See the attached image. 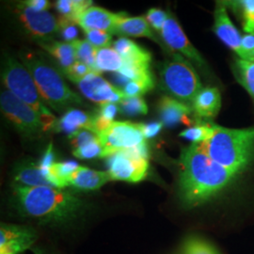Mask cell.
<instances>
[{"label":"cell","mask_w":254,"mask_h":254,"mask_svg":"<svg viewBox=\"0 0 254 254\" xmlns=\"http://www.w3.org/2000/svg\"><path fill=\"white\" fill-rule=\"evenodd\" d=\"M178 196L186 208H195L214 200L240 177L214 161L200 143L182 150Z\"/></svg>","instance_id":"obj_1"},{"label":"cell","mask_w":254,"mask_h":254,"mask_svg":"<svg viewBox=\"0 0 254 254\" xmlns=\"http://www.w3.org/2000/svg\"><path fill=\"white\" fill-rule=\"evenodd\" d=\"M20 211L30 218L46 222H65L77 218L84 202L70 192L52 187L13 186Z\"/></svg>","instance_id":"obj_2"},{"label":"cell","mask_w":254,"mask_h":254,"mask_svg":"<svg viewBox=\"0 0 254 254\" xmlns=\"http://www.w3.org/2000/svg\"><path fill=\"white\" fill-rule=\"evenodd\" d=\"M200 144L214 161L239 176L254 163V128L214 125L212 135Z\"/></svg>","instance_id":"obj_3"},{"label":"cell","mask_w":254,"mask_h":254,"mask_svg":"<svg viewBox=\"0 0 254 254\" xmlns=\"http://www.w3.org/2000/svg\"><path fill=\"white\" fill-rule=\"evenodd\" d=\"M20 59L31 73L46 105L56 111L82 105L81 98L69 88L62 73L40 55L27 50L20 54Z\"/></svg>","instance_id":"obj_4"},{"label":"cell","mask_w":254,"mask_h":254,"mask_svg":"<svg viewBox=\"0 0 254 254\" xmlns=\"http://www.w3.org/2000/svg\"><path fill=\"white\" fill-rule=\"evenodd\" d=\"M1 75L2 82L7 90L36 112L45 131L53 130L57 119L47 109L38 91L35 81L26 66L20 64L14 58L7 57L3 64Z\"/></svg>","instance_id":"obj_5"},{"label":"cell","mask_w":254,"mask_h":254,"mask_svg":"<svg viewBox=\"0 0 254 254\" xmlns=\"http://www.w3.org/2000/svg\"><path fill=\"white\" fill-rule=\"evenodd\" d=\"M159 74L164 91L183 103L193 102L202 90L199 74L180 55H173L171 60L164 63Z\"/></svg>","instance_id":"obj_6"},{"label":"cell","mask_w":254,"mask_h":254,"mask_svg":"<svg viewBox=\"0 0 254 254\" xmlns=\"http://www.w3.org/2000/svg\"><path fill=\"white\" fill-rule=\"evenodd\" d=\"M108 173L111 181L139 183L149 172V148L145 142L120 150L107 157Z\"/></svg>","instance_id":"obj_7"},{"label":"cell","mask_w":254,"mask_h":254,"mask_svg":"<svg viewBox=\"0 0 254 254\" xmlns=\"http://www.w3.org/2000/svg\"><path fill=\"white\" fill-rule=\"evenodd\" d=\"M0 106L4 116L23 136L35 138L46 132L36 112L8 90L1 92Z\"/></svg>","instance_id":"obj_8"},{"label":"cell","mask_w":254,"mask_h":254,"mask_svg":"<svg viewBox=\"0 0 254 254\" xmlns=\"http://www.w3.org/2000/svg\"><path fill=\"white\" fill-rule=\"evenodd\" d=\"M98 136L101 144L105 148V157H109L120 150L133 148L145 142L138 124L130 122H113L109 129Z\"/></svg>","instance_id":"obj_9"},{"label":"cell","mask_w":254,"mask_h":254,"mask_svg":"<svg viewBox=\"0 0 254 254\" xmlns=\"http://www.w3.org/2000/svg\"><path fill=\"white\" fill-rule=\"evenodd\" d=\"M19 18L27 32L42 41L49 42L50 39L60 32V24L49 11H38L31 9L23 2L18 6Z\"/></svg>","instance_id":"obj_10"},{"label":"cell","mask_w":254,"mask_h":254,"mask_svg":"<svg viewBox=\"0 0 254 254\" xmlns=\"http://www.w3.org/2000/svg\"><path fill=\"white\" fill-rule=\"evenodd\" d=\"M82 94L99 105L117 104L126 98L123 91L109 83L100 73H91L77 83Z\"/></svg>","instance_id":"obj_11"},{"label":"cell","mask_w":254,"mask_h":254,"mask_svg":"<svg viewBox=\"0 0 254 254\" xmlns=\"http://www.w3.org/2000/svg\"><path fill=\"white\" fill-rule=\"evenodd\" d=\"M161 36L164 42L171 49L178 51L187 59L195 63L200 67H204L206 64L198 52V50L192 46L185 32L183 31L180 24L172 15L169 16L161 31Z\"/></svg>","instance_id":"obj_12"},{"label":"cell","mask_w":254,"mask_h":254,"mask_svg":"<svg viewBox=\"0 0 254 254\" xmlns=\"http://www.w3.org/2000/svg\"><path fill=\"white\" fill-rule=\"evenodd\" d=\"M213 30L218 39L236 52L239 59L248 61L242 47V36L228 15L227 6L224 2L217 4Z\"/></svg>","instance_id":"obj_13"},{"label":"cell","mask_w":254,"mask_h":254,"mask_svg":"<svg viewBox=\"0 0 254 254\" xmlns=\"http://www.w3.org/2000/svg\"><path fill=\"white\" fill-rule=\"evenodd\" d=\"M37 236L33 229L2 224L0 228V254H21L34 244Z\"/></svg>","instance_id":"obj_14"},{"label":"cell","mask_w":254,"mask_h":254,"mask_svg":"<svg viewBox=\"0 0 254 254\" xmlns=\"http://www.w3.org/2000/svg\"><path fill=\"white\" fill-rule=\"evenodd\" d=\"M124 13H114L101 7L91 6L75 16L74 23L83 30H101L114 34L116 24Z\"/></svg>","instance_id":"obj_15"},{"label":"cell","mask_w":254,"mask_h":254,"mask_svg":"<svg viewBox=\"0 0 254 254\" xmlns=\"http://www.w3.org/2000/svg\"><path fill=\"white\" fill-rule=\"evenodd\" d=\"M161 123L165 127H173L179 124L190 126L191 124V108L186 103L176 100L171 96H163L158 104Z\"/></svg>","instance_id":"obj_16"},{"label":"cell","mask_w":254,"mask_h":254,"mask_svg":"<svg viewBox=\"0 0 254 254\" xmlns=\"http://www.w3.org/2000/svg\"><path fill=\"white\" fill-rule=\"evenodd\" d=\"M109 181H111V178L108 172L94 171L79 166L67 178V187H73L80 190H97Z\"/></svg>","instance_id":"obj_17"},{"label":"cell","mask_w":254,"mask_h":254,"mask_svg":"<svg viewBox=\"0 0 254 254\" xmlns=\"http://www.w3.org/2000/svg\"><path fill=\"white\" fill-rule=\"evenodd\" d=\"M114 49L123 58L125 64L138 68H150L152 55L136 42L127 38H120L114 43Z\"/></svg>","instance_id":"obj_18"},{"label":"cell","mask_w":254,"mask_h":254,"mask_svg":"<svg viewBox=\"0 0 254 254\" xmlns=\"http://www.w3.org/2000/svg\"><path fill=\"white\" fill-rule=\"evenodd\" d=\"M221 108V95L218 88L207 87L202 89L192 102V109L196 117L213 119Z\"/></svg>","instance_id":"obj_19"},{"label":"cell","mask_w":254,"mask_h":254,"mask_svg":"<svg viewBox=\"0 0 254 254\" xmlns=\"http://www.w3.org/2000/svg\"><path fill=\"white\" fill-rule=\"evenodd\" d=\"M53 130L56 132H64L69 135L80 130H90L94 133L93 116L79 109H68L62 118L57 120Z\"/></svg>","instance_id":"obj_20"},{"label":"cell","mask_w":254,"mask_h":254,"mask_svg":"<svg viewBox=\"0 0 254 254\" xmlns=\"http://www.w3.org/2000/svg\"><path fill=\"white\" fill-rule=\"evenodd\" d=\"M114 33L124 36L148 38L155 43H158L148 21L142 16L127 17V14L124 13L116 24Z\"/></svg>","instance_id":"obj_21"},{"label":"cell","mask_w":254,"mask_h":254,"mask_svg":"<svg viewBox=\"0 0 254 254\" xmlns=\"http://www.w3.org/2000/svg\"><path fill=\"white\" fill-rule=\"evenodd\" d=\"M41 46L54 57L62 67L63 72L68 70L77 62L73 44L65 42H45L41 43Z\"/></svg>","instance_id":"obj_22"},{"label":"cell","mask_w":254,"mask_h":254,"mask_svg":"<svg viewBox=\"0 0 254 254\" xmlns=\"http://www.w3.org/2000/svg\"><path fill=\"white\" fill-rule=\"evenodd\" d=\"M16 185L22 187H53L39 165L26 164L19 168L14 176Z\"/></svg>","instance_id":"obj_23"},{"label":"cell","mask_w":254,"mask_h":254,"mask_svg":"<svg viewBox=\"0 0 254 254\" xmlns=\"http://www.w3.org/2000/svg\"><path fill=\"white\" fill-rule=\"evenodd\" d=\"M95 64H96V69L99 73L101 72L119 73L123 69L125 62L114 48L106 47L97 51Z\"/></svg>","instance_id":"obj_24"},{"label":"cell","mask_w":254,"mask_h":254,"mask_svg":"<svg viewBox=\"0 0 254 254\" xmlns=\"http://www.w3.org/2000/svg\"><path fill=\"white\" fill-rule=\"evenodd\" d=\"M233 71L238 83L244 87L254 100V63L236 59Z\"/></svg>","instance_id":"obj_25"},{"label":"cell","mask_w":254,"mask_h":254,"mask_svg":"<svg viewBox=\"0 0 254 254\" xmlns=\"http://www.w3.org/2000/svg\"><path fill=\"white\" fill-rule=\"evenodd\" d=\"M224 4L232 7L235 11H239L242 18L243 29L246 34H254V0L232 1Z\"/></svg>","instance_id":"obj_26"},{"label":"cell","mask_w":254,"mask_h":254,"mask_svg":"<svg viewBox=\"0 0 254 254\" xmlns=\"http://www.w3.org/2000/svg\"><path fill=\"white\" fill-rule=\"evenodd\" d=\"M214 124H211L208 122H202L197 121V123L180 133V136L189 139L193 143L199 144L202 143L205 140H207L213 132Z\"/></svg>","instance_id":"obj_27"},{"label":"cell","mask_w":254,"mask_h":254,"mask_svg":"<svg viewBox=\"0 0 254 254\" xmlns=\"http://www.w3.org/2000/svg\"><path fill=\"white\" fill-rule=\"evenodd\" d=\"M72 44L75 49L76 61L88 65L94 73H100L97 71L95 64L98 50L91 46L87 40H76Z\"/></svg>","instance_id":"obj_28"},{"label":"cell","mask_w":254,"mask_h":254,"mask_svg":"<svg viewBox=\"0 0 254 254\" xmlns=\"http://www.w3.org/2000/svg\"><path fill=\"white\" fill-rule=\"evenodd\" d=\"M183 254H221L218 249L208 241L191 236L189 237L183 246Z\"/></svg>","instance_id":"obj_29"},{"label":"cell","mask_w":254,"mask_h":254,"mask_svg":"<svg viewBox=\"0 0 254 254\" xmlns=\"http://www.w3.org/2000/svg\"><path fill=\"white\" fill-rule=\"evenodd\" d=\"M119 110L126 117H136L146 115L148 113V107L141 97L125 98L119 103Z\"/></svg>","instance_id":"obj_30"},{"label":"cell","mask_w":254,"mask_h":254,"mask_svg":"<svg viewBox=\"0 0 254 254\" xmlns=\"http://www.w3.org/2000/svg\"><path fill=\"white\" fill-rule=\"evenodd\" d=\"M154 88V78L144 79V80H133L130 81L127 86L122 90L126 98L140 97L146 92L153 90Z\"/></svg>","instance_id":"obj_31"},{"label":"cell","mask_w":254,"mask_h":254,"mask_svg":"<svg viewBox=\"0 0 254 254\" xmlns=\"http://www.w3.org/2000/svg\"><path fill=\"white\" fill-rule=\"evenodd\" d=\"M73 154L79 159H93L98 157H105V148L101 144L100 140L91 142L81 148L73 150Z\"/></svg>","instance_id":"obj_32"},{"label":"cell","mask_w":254,"mask_h":254,"mask_svg":"<svg viewBox=\"0 0 254 254\" xmlns=\"http://www.w3.org/2000/svg\"><path fill=\"white\" fill-rule=\"evenodd\" d=\"M84 34L87 41L96 50L109 47L112 41V35L110 33L101 30H84Z\"/></svg>","instance_id":"obj_33"},{"label":"cell","mask_w":254,"mask_h":254,"mask_svg":"<svg viewBox=\"0 0 254 254\" xmlns=\"http://www.w3.org/2000/svg\"><path fill=\"white\" fill-rule=\"evenodd\" d=\"M68 138L70 139V142L73 147V150L99 140L98 135L91 132L90 130H80L78 132L73 133L72 135H69Z\"/></svg>","instance_id":"obj_34"},{"label":"cell","mask_w":254,"mask_h":254,"mask_svg":"<svg viewBox=\"0 0 254 254\" xmlns=\"http://www.w3.org/2000/svg\"><path fill=\"white\" fill-rule=\"evenodd\" d=\"M169 16H170V14L162 9L153 8L147 11L146 20L148 21V23L151 27L155 29L156 31L161 33L164 25L167 22Z\"/></svg>","instance_id":"obj_35"},{"label":"cell","mask_w":254,"mask_h":254,"mask_svg":"<svg viewBox=\"0 0 254 254\" xmlns=\"http://www.w3.org/2000/svg\"><path fill=\"white\" fill-rule=\"evenodd\" d=\"M60 24V33L61 36L65 41V43L72 44L76 41L78 35V29L75 27V24L68 19L61 17L59 20Z\"/></svg>","instance_id":"obj_36"},{"label":"cell","mask_w":254,"mask_h":254,"mask_svg":"<svg viewBox=\"0 0 254 254\" xmlns=\"http://www.w3.org/2000/svg\"><path fill=\"white\" fill-rule=\"evenodd\" d=\"M94 73L91 68L83 64L81 62H76L73 64V66H71L68 70L64 71V73L74 83H78L82 80L86 75H88L89 73Z\"/></svg>","instance_id":"obj_37"},{"label":"cell","mask_w":254,"mask_h":254,"mask_svg":"<svg viewBox=\"0 0 254 254\" xmlns=\"http://www.w3.org/2000/svg\"><path fill=\"white\" fill-rule=\"evenodd\" d=\"M56 163L55 162V154L53 151V144L50 143L47 149H46L45 154L43 155L40 163H39V167L41 168V170L44 172L46 174V177L48 178L49 175V171L52 168V166ZM49 180V179H48ZM51 183V182H50Z\"/></svg>","instance_id":"obj_38"},{"label":"cell","mask_w":254,"mask_h":254,"mask_svg":"<svg viewBox=\"0 0 254 254\" xmlns=\"http://www.w3.org/2000/svg\"><path fill=\"white\" fill-rule=\"evenodd\" d=\"M138 127L140 128L145 139H149L157 136L161 131L164 125L161 122H155L149 124H138Z\"/></svg>","instance_id":"obj_39"},{"label":"cell","mask_w":254,"mask_h":254,"mask_svg":"<svg viewBox=\"0 0 254 254\" xmlns=\"http://www.w3.org/2000/svg\"><path fill=\"white\" fill-rule=\"evenodd\" d=\"M119 111V107L116 104H105L101 105L97 114L102 118L106 119L109 122H113Z\"/></svg>","instance_id":"obj_40"},{"label":"cell","mask_w":254,"mask_h":254,"mask_svg":"<svg viewBox=\"0 0 254 254\" xmlns=\"http://www.w3.org/2000/svg\"><path fill=\"white\" fill-rule=\"evenodd\" d=\"M242 47L248 57V62L254 63V34L242 36Z\"/></svg>","instance_id":"obj_41"},{"label":"cell","mask_w":254,"mask_h":254,"mask_svg":"<svg viewBox=\"0 0 254 254\" xmlns=\"http://www.w3.org/2000/svg\"><path fill=\"white\" fill-rule=\"evenodd\" d=\"M23 3L38 11H46L50 8V2L47 0H27Z\"/></svg>","instance_id":"obj_42"},{"label":"cell","mask_w":254,"mask_h":254,"mask_svg":"<svg viewBox=\"0 0 254 254\" xmlns=\"http://www.w3.org/2000/svg\"><path fill=\"white\" fill-rule=\"evenodd\" d=\"M31 251H32V253L34 254H48L44 250L39 249V248H32Z\"/></svg>","instance_id":"obj_43"}]
</instances>
